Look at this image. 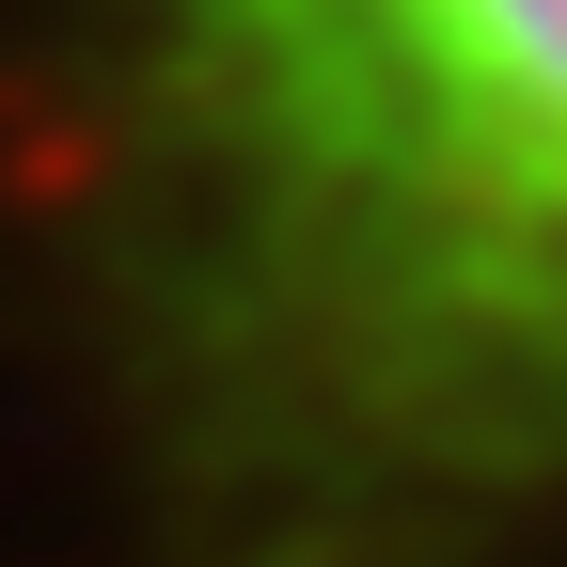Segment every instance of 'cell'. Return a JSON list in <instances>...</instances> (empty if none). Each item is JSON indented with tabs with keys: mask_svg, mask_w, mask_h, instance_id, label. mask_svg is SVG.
Instances as JSON below:
<instances>
[{
	"mask_svg": "<svg viewBox=\"0 0 567 567\" xmlns=\"http://www.w3.org/2000/svg\"><path fill=\"white\" fill-rule=\"evenodd\" d=\"M126 567H520L567 520V0H48Z\"/></svg>",
	"mask_w": 567,
	"mask_h": 567,
	"instance_id": "obj_1",
	"label": "cell"
}]
</instances>
